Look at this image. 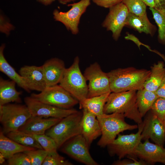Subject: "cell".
I'll return each instance as SVG.
<instances>
[{
    "label": "cell",
    "instance_id": "6da1fadb",
    "mask_svg": "<svg viewBox=\"0 0 165 165\" xmlns=\"http://www.w3.org/2000/svg\"><path fill=\"white\" fill-rule=\"evenodd\" d=\"M111 92L138 91L144 85L151 74V71L133 67L118 68L107 73Z\"/></svg>",
    "mask_w": 165,
    "mask_h": 165
},
{
    "label": "cell",
    "instance_id": "7a4b0ae2",
    "mask_svg": "<svg viewBox=\"0 0 165 165\" xmlns=\"http://www.w3.org/2000/svg\"><path fill=\"white\" fill-rule=\"evenodd\" d=\"M136 90L111 92L105 104L104 113L109 114L117 113L133 120L138 125L143 121L136 104Z\"/></svg>",
    "mask_w": 165,
    "mask_h": 165
},
{
    "label": "cell",
    "instance_id": "3957f363",
    "mask_svg": "<svg viewBox=\"0 0 165 165\" xmlns=\"http://www.w3.org/2000/svg\"><path fill=\"white\" fill-rule=\"evenodd\" d=\"M125 117L123 114L117 113H104L97 117L101 130V137L97 143L98 145L102 147L107 146L120 133L138 128L137 125L127 123Z\"/></svg>",
    "mask_w": 165,
    "mask_h": 165
},
{
    "label": "cell",
    "instance_id": "277c9868",
    "mask_svg": "<svg viewBox=\"0 0 165 165\" xmlns=\"http://www.w3.org/2000/svg\"><path fill=\"white\" fill-rule=\"evenodd\" d=\"M79 59L76 56L71 66L66 68L59 85L77 99L79 103L87 97L88 86L81 71Z\"/></svg>",
    "mask_w": 165,
    "mask_h": 165
},
{
    "label": "cell",
    "instance_id": "5b68a950",
    "mask_svg": "<svg viewBox=\"0 0 165 165\" xmlns=\"http://www.w3.org/2000/svg\"><path fill=\"white\" fill-rule=\"evenodd\" d=\"M82 116V112L79 111L71 114L62 119L48 129L45 134L55 141L59 149L69 139L81 134Z\"/></svg>",
    "mask_w": 165,
    "mask_h": 165
},
{
    "label": "cell",
    "instance_id": "8992f818",
    "mask_svg": "<svg viewBox=\"0 0 165 165\" xmlns=\"http://www.w3.org/2000/svg\"><path fill=\"white\" fill-rule=\"evenodd\" d=\"M32 116L25 104H7L0 106V122L6 134L18 130Z\"/></svg>",
    "mask_w": 165,
    "mask_h": 165
},
{
    "label": "cell",
    "instance_id": "52a82bcc",
    "mask_svg": "<svg viewBox=\"0 0 165 165\" xmlns=\"http://www.w3.org/2000/svg\"><path fill=\"white\" fill-rule=\"evenodd\" d=\"M30 96L42 102L60 108L69 109L79 101L59 85L47 87L38 94L33 93Z\"/></svg>",
    "mask_w": 165,
    "mask_h": 165
},
{
    "label": "cell",
    "instance_id": "ba28073f",
    "mask_svg": "<svg viewBox=\"0 0 165 165\" xmlns=\"http://www.w3.org/2000/svg\"><path fill=\"white\" fill-rule=\"evenodd\" d=\"M83 75L86 81H89L87 97L111 92L107 73L102 70L98 63L94 62L87 67Z\"/></svg>",
    "mask_w": 165,
    "mask_h": 165
},
{
    "label": "cell",
    "instance_id": "9c48e42d",
    "mask_svg": "<svg viewBox=\"0 0 165 165\" xmlns=\"http://www.w3.org/2000/svg\"><path fill=\"white\" fill-rule=\"evenodd\" d=\"M144 122L138 125V130L136 134L128 135L119 134L117 138L108 145L109 155L113 156H117L119 160L127 155H133L142 139L141 133L144 127Z\"/></svg>",
    "mask_w": 165,
    "mask_h": 165
},
{
    "label": "cell",
    "instance_id": "30bf717a",
    "mask_svg": "<svg viewBox=\"0 0 165 165\" xmlns=\"http://www.w3.org/2000/svg\"><path fill=\"white\" fill-rule=\"evenodd\" d=\"M91 0H80L79 2L69 4L71 8L66 12H60L55 9L53 12V18L55 21L63 24L67 29L74 35L79 32V25L82 15L90 4Z\"/></svg>",
    "mask_w": 165,
    "mask_h": 165
},
{
    "label": "cell",
    "instance_id": "8fae6325",
    "mask_svg": "<svg viewBox=\"0 0 165 165\" xmlns=\"http://www.w3.org/2000/svg\"><path fill=\"white\" fill-rule=\"evenodd\" d=\"M89 146L82 134L69 139L61 147V152L74 159L87 165H98L91 156Z\"/></svg>",
    "mask_w": 165,
    "mask_h": 165
},
{
    "label": "cell",
    "instance_id": "7c38bea8",
    "mask_svg": "<svg viewBox=\"0 0 165 165\" xmlns=\"http://www.w3.org/2000/svg\"><path fill=\"white\" fill-rule=\"evenodd\" d=\"M109 13L102 23V26L112 33V37L117 41L123 27L126 25L129 11L122 2L110 8Z\"/></svg>",
    "mask_w": 165,
    "mask_h": 165
},
{
    "label": "cell",
    "instance_id": "4fadbf2b",
    "mask_svg": "<svg viewBox=\"0 0 165 165\" xmlns=\"http://www.w3.org/2000/svg\"><path fill=\"white\" fill-rule=\"evenodd\" d=\"M24 101L33 116L62 119L78 112L74 109H64L46 104L30 96L25 97Z\"/></svg>",
    "mask_w": 165,
    "mask_h": 165
},
{
    "label": "cell",
    "instance_id": "5bb4252c",
    "mask_svg": "<svg viewBox=\"0 0 165 165\" xmlns=\"http://www.w3.org/2000/svg\"><path fill=\"white\" fill-rule=\"evenodd\" d=\"M143 122L142 139H150L156 144L163 147L165 141V126L163 122L152 112Z\"/></svg>",
    "mask_w": 165,
    "mask_h": 165
},
{
    "label": "cell",
    "instance_id": "9a60e30c",
    "mask_svg": "<svg viewBox=\"0 0 165 165\" xmlns=\"http://www.w3.org/2000/svg\"><path fill=\"white\" fill-rule=\"evenodd\" d=\"M145 162L153 163L159 162L165 163V148L163 146L150 143L148 139L141 142L133 154Z\"/></svg>",
    "mask_w": 165,
    "mask_h": 165
},
{
    "label": "cell",
    "instance_id": "2e32d148",
    "mask_svg": "<svg viewBox=\"0 0 165 165\" xmlns=\"http://www.w3.org/2000/svg\"><path fill=\"white\" fill-rule=\"evenodd\" d=\"M61 119L31 116L18 130L29 134H45L48 129Z\"/></svg>",
    "mask_w": 165,
    "mask_h": 165
},
{
    "label": "cell",
    "instance_id": "e0dca14e",
    "mask_svg": "<svg viewBox=\"0 0 165 165\" xmlns=\"http://www.w3.org/2000/svg\"><path fill=\"white\" fill-rule=\"evenodd\" d=\"M19 74L24 78L29 89L39 92L47 87L42 67L25 65L21 67Z\"/></svg>",
    "mask_w": 165,
    "mask_h": 165
},
{
    "label": "cell",
    "instance_id": "ac0fdd59",
    "mask_svg": "<svg viewBox=\"0 0 165 165\" xmlns=\"http://www.w3.org/2000/svg\"><path fill=\"white\" fill-rule=\"evenodd\" d=\"M81 134L89 147L101 134V130L97 117L85 109H83L81 123Z\"/></svg>",
    "mask_w": 165,
    "mask_h": 165
},
{
    "label": "cell",
    "instance_id": "d6986e66",
    "mask_svg": "<svg viewBox=\"0 0 165 165\" xmlns=\"http://www.w3.org/2000/svg\"><path fill=\"white\" fill-rule=\"evenodd\" d=\"M42 66L47 87L59 84L66 68L64 62L58 58H52Z\"/></svg>",
    "mask_w": 165,
    "mask_h": 165
},
{
    "label": "cell",
    "instance_id": "ffe728a7",
    "mask_svg": "<svg viewBox=\"0 0 165 165\" xmlns=\"http://www.w3.org/2000/svg\"><path fill=\"white\" fill-rule=\"evenodd\" d=\"M16 83L11 80L0 78V106L11 102L20 103L22 92L17 91L15 87Z\"/></svg>",
    "mask_w": 165,
    "mask_h": 165
},
{
    "label": "cell",
    "instance_id": "44dd1931",
    "mask_svg": "<svg viewBox=\"0 0 165 165\" xmlns=\"http://www.w3.org/2000/svg\"><path fill=\"white\" fill-rule=\"evenodd\" d=\"M5 134L1 130L0 155L5 159L8 160L16 153L36 149L21 145L11 139Z\"/></svg>",
    "mask_w": 165,
    "mask_h": 165
},
{
    "label": "cell",
    "instance_id": "7402d4cb",
    "mask_svg": "<svg viewBox=\"0 0 165 165\" xmlns=\"http://www.w3.org/2000/svg\"><path fill=\"white\" fill-rule=\"evenodd\" d=\"M5 47L4 44H2L0 47V71L11 80L15 82L20 87L27 92H30L31 90L29 89L25 79L16 72L6 59L4 54Z\"/></svg>",
    "mask_w": 165,
    "mask_h": 165
},
{
    "label": "cell",
    "instance_id": "603a6c76",
    "mask_svg": "<svg viewBox=\"0 0 165 165\" xmlns=\"http://www.w3.org/2000/svg\"><path fill=\"white\" fill-rule=\"evenodd\" d=\"M110 93L87 97L79 102V108L85 109L97 117L104 113V109L107 98Z\"/></svg>",
    "mask_w": 165,
    "mask_h": 165
},
{
    "label": "cell",
    "instance_id": "cb8c5ba5",
    "mask_svg": "<svg viewBox=\"0 0 165 165\" xmlns=\"http://www.w3.org/2000/svg\"><path fill=\"white\" fill-rule=\"evenodd\" d=\"M126 25L129 26L139 32H144L153 35L156 31L155 26L149 21L147 13L142 16H138L129 13Z\"/></svg>",
    "mask_w": 165,
    "mask_h": 165
},
{
    "label": "cell",
    "instance_id": "d4e9b609",
    "mask_svg": "<svg viewBox=\"0 0 165 165\" xmlns=\"http://www.w3.org/2000/svg\"><path fill=\"white\" fill-rule=\"evenodd\" d=\"M151 74L144 85V88L156 92L160 86L165 75V68L163 62L159 61L151 67Z\"/></svg>",
    "mask_w": 165,
    "mask_h": 165
},
{
    "label": "cell",
    "instance_id": "484cf974",
    "mask_svg": "<svg viewBox=\"0 0 165 165\" xmlns=\"http://www.w3.org/2000/svg\"><path fill=\"white\" fill-rule=\"evenodd\" d=\"M158 97L156 92L148 90L144 88L138 90L136 104L142 117L151 109L152 104Z\"/></svg>",
    "mask_w": 165,
    "mask_h": 165
},
{
    "label": "cell",
    "instance_id": "4316f807",
    "mask_svg": "<svg viewBox=\"0 0 165 165\" xmlns=\"http://www.w3.org/2000/svg\"><path fill=\"white\" fill-rule=\"evenodd\" d=\"M6 134L11 139L23 145L36 149H43L33 137L24 132L17 130Z\"/></svg>",
    "mask_w": 165,
    "mask_h": 165
},
{
    "label": "cell",
    "instance_id": "83f0119b",
    "mask_svg": "<svg viewBox=\"0 0 165 165\" xmlns=\"http://www.w3.org/2000/svg\"><path fill=\"white\" fill-rule=\"evenodd\" d=\"M30 135L36 140L43 149L48 153V154L58 153L57 146L55 141L50 137L45 134L42 135Z\"/></svg>",
    "mask_w": 165,
    "mask_h": 165
},
{
    "label": "cell",
    "instance_id": "f1b7e54d",
    "mask_svg": "<svg viewBox=\"0 0 165 165\" xmlns=\"http://www.w3.org/2000/svg\"><path fill=\"white\" fill-rule=\"evenodd\" d=\"M129 13L138 16H142L146 12V5L141 0H123L122 2Z\"/></svg>",
    "mask_w": 165,
    "mask_h": 165
},
{
    "label": "cell",
    "instance_id": "f546056e",
    "mask_svg": "<svg viewBox=\"0 0 165 165\" xmlns=\"http://www.w3.org/2000/svg\"><path fill=\"white\" fill-rule=\"evenodd\" d=\"M158 27V38L160 42L165 45V16L160 13L153 7H149Z\"/></svg>",
    "mask_w": 165,
    "mask_h": 165
},
{
    "label": "cell",
    "instance_id": "4dcf8cb0",
    "mask_svg": "<svg viewBox=\"0 0 165 165\" xmlns=\"http://www.w3.org/2000/svg\"><path fill=\"white\" fill-rule=\"evenodd\" d=\"M29 157L31 165H41L48 154L43 149H35L24 152Z\"/></svg>",
    "mask_w": 165,
    "mask_h": 165
},
{
    "label": "cell",
    "instance_id": "1f68e13d",
    "mask_svg": "<svg viewBox=\"0 0 165 165\" xmlns=\"http://www.w3.org/2000/svg\"><path fill=\"white\" fill-rule=\"evenodd\" d=\"M152 112L163 122L165 117V97H158L152 104Z\"/></svg>",
    "mask_w": 165,
    "mask_h": 165
},
{
    "label": "cell",
    "instance_id": "d6a6232c",
    "mask_svg": "<svg viewBox=\"0 0 165 165\" xmlns=\"http://www.w3.org/2000/svg\"><path fill=\"white\" fill-rule=\"evenodd\" d=\"M73 164L58 153L48 154L42 165H72Z\"/></svg>",
    "mask_w": 165,
    "mask_h": 165
},
{
    "label": "cell",
    "instance_id": "836d02e7",
    "mask_svg": "<svg viewBox=\"0 0 165 165\" xmlns=\"http://www.w3.org/2000/svg\"><path fill=\"white\" fill-rule=\"evenodd\" d=\"M7 162L9 165H31L29 157L24 152L14 154L8 159Z\"/></svg>",
    "mask_w": 165,
    "mask_h": 165
},
{
    "label": "cell",
    "instance_id": "e575fe53",
    "mask_svg": "<svg viewBox=\"0 0 165 165\" xmlns=\"http://www.w3.org/2000/svg\"><path fill=\"white\" fill-rule=\"evenodd\" d=\"M98 6L105 8H110L122 2L123 0H92Z\"/></svg>",
    "mask_w": 165,
    "mask_h": 165
},
{
    "label": "cell",
    "instance_id": "d590c367",
    "mask_svg": "<svg viewBox=\"0 0 165 165\" xmlns=\"http://www.w3.org/2000/svg\"><path fill=\"white\" fill-rule=\"evenodd\" d=\"M131 160H119L114 162L113 165H145L146 163L143 160H137L132 157H129Z\"/></svg>",
    "mask_w": 165,
    "mask_h": 165
},
{
    "label": "cell",
    "instance_id": "8d00e7d4",
    "mask_svg": "<svg viewBox=\"0 0 165 165\" xmlns=\"http://www.w3.org/2000/svg\"><path fill=\"white\" fill-rule=\"evenodd\" d=\"M0 30L6 34H8L9 32L13 29V26L4 18L1 16L0 17Z\"/></svg>",
    "mask_w": 165,
    "mask_h": 165
},
{
    "label": "cell",
    "instance_id": "74e56055",
    "mask_svg": "<svg viewBox=\"0 0 165 165\" xmlns=\"http://www.w3.org/2000/svg\"><path fill=\"white\" fill-rule=\"evenodd\" d=\"M154 8L165 16V0H154Z\"/></svg>",
    "mask_w": 165,
    "mask_h": 165
},
{
    "label": "cell",
    "instance_id": "f35d334b",
    "mask_svg": "<svg viewBox=\"0 0 165 165\" xmlns=\"http://www.w3.org/2000/svg\"><path fill=\"white\" fill-rule=\"evenodd\" d=\"M155 92L158 97H165V75L160 86Z\"/></svg>",
    "mask_w": 165,
    "mask_h": 165
},
{
    "label": "cell",
    "instance_id": "ab89813d",
    "mask_svg": "<svg viewBox=\"0 0 165 165\" xmlns=\"http://www.w3.org/2000/svg\"><path fill=\"white\" fill-rule=\"evenodd\" d=\"M147 6L149 7H154V0H141Z\"/></svg>",
    "mask_w": 165,
    "mask_h": 165
},
{
    "label": "cell",
    "instance_id": "60d3db41",
    "mask_svg": "<svg viewBox=\"0 0 165 165\" xmlns=\"http://www.w3.org/2000/svg\"><path fill=\"white\" fill-rule=\"evenodd\" d=\"M55 0H38L41 2L45 5H48L51 3Z\"/></svg>",
    "mask_w": 165,
    "mask_h": 165
},
{
    "label": "cell",
    "instance_id": "b9f144b4",
    "mask_svg": "<svg viewBox=\"0 0 165 165\" xmlns=\"http://www.w3.org/2000/svg\"><path fill=\"white\" fill-rule=\"evenodd\" d=\"M76 0H58L59 2L62 4H66L72 2H74Z\"/></svg>",
    "mask_w": 165,
    "mask_h": 165
},
{
    "label": "cell",
    "instance_id": "7bdbcfd3",
    "mask_svg": "<svg viewBox=\"0 0 165 165\" xmlns=\"http://www.w3.org/2000/svg\"><path fill=\"white\" fill-rule=\"evenodd\" d=\"M163 122L165 126V117L163 120Z\"/></svg>",
    "mask_w": 165,
    "mask_h": 165
}]
</instances>
